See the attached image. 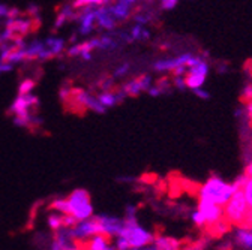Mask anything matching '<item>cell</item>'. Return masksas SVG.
Segmentation results:
<instances>
[{"mask_svg": "<svg viewBox=\"0 0 252 250\" xmlns=\"http://www.w3.org/2000/svg\"><path fill=\"white\" fill-rule=\"evenodd\" d=\"M191 221L195 226L209 231L212 226H215L220 221H224V208L215 204L198 202L197 208L191 213Z\"/></svg>", "mask_w": 252, "mask_h": 250, "instance_id": "obj_5", "label": "cell"}, {"mask_svg": "<svg viewBox=\"0 0 252 250\" xmlns=\"http://www.w3.org/2000/svg\"><path fill=\"white\" fill-rule=\"evenodd\" d=\"M140 250H182V243L174 237L158 234L149 246Z\"/></svg>", "mask_w": 252, "mask_h": 250, "instance_id": "obj_9", "label": "cell"}, {"mask_svg": "<svg viewBox=\"0 0 252 250\" xmlns=\"http://www.w3.org/2000/svg\"><path fill=\"white\" fill-rule=\"evenodd\" d=\"M50 210L62 214H68V201L66 198H56L50 202Z\"/></svg>", "mask_w": 252, "mask_h": 250, "instance_id": "obj_18", "label": "cell"}, {"mask_svg": "<svg viewBox=\"0 0 252 250\" xmlns=\"http://www.w3.org/2000/svg\"><path fill=\"white\" fill-rule=\"evenodd\" d=\"M233 244L240 250H252V225L234 226Z\"/></svg>", "mask_w": 252, "mask_h": 250, "instance_id": "obj_10", "label": "cell"}, {"mask_svg": "<svg viewBox=\"0 0 252 250\" xmlns=\"http://www.w3.org/2000/svg\"><path fill=\"white\" fill-rule=\"evenodd\" d=\"M251 63H252V61H251Z\"/></svg>", "mask_w": 252, "mask_h": 250, "instance_id": "obj_29", "label": "cell"}, {"mask_svg": "<svg viewBox=\"0 0 252 250\" xmlns=\"http://www.w3.org/2000/svg\"><path fill=\"white\" fill-rule=\"evenodd\" d=\"M200 58H201L200 56H194L191 53H185V54H180L177 57L164 58V60L156 61L153 68L158 72H173L176 68H180V66H186L189 69L191 66H194Z\"/></svg>", "mask_w": 252, "mask_h": 250, "instance_id": "obj_6", "label": "cell"}, {"mask_svg": "<svg viewBox=\"0 0 252 250\" xmlns=\"http://www.w3.org/2000/svg\"><path fill=\"white\" fill-rule=\"evenodd\" d=\"M239 189L243 194V196H245V199L248 202V207L251 210V214H252V175L245 174V177L239 180ZM249 225H252V216H251V223Z\"/></svg>", "mask_w": 252, "mask_h": 250, "instance_id": "obj_14", "label": "cell"}, {"mask_svg": "<svg viewBox=\"0 0 252 250\" xmlns=\"http://www.w3.org/2000/svg\"><path fill=\"white\" fill-rule=\"evenodd\" d=\"M194 93H195V95H197L198 98H201V99H209V93H207L206 90H203V87L194 90Z\"/></svg>", "mask_w": 252, "mask_h": 250, "instance_id": "obj_24", "label": "cell"}, {"mask_svg": "<svg viewBox=\"0 0 252 250\" xmlns=\"http://www.w3.org/2000/svg\"><path fill=\"white\" fill-rule=\"evenodd\" d=\"M237 191H239V181L231 183L218 175H212L198 186L197 198L198 202H207V204L224 207Z\"/></svg>", "mask_w": 252, "mask_h": 250, "instance_id": "obj_2", "label": "cell"}, {"mask_svg": "<svg viewBox=\"0 0 252 250\" xmlns=\"http://www.w3.org/2000/svg\"><path fill=\"white\" fill-rule=\"evenodd\" d=\"M155 238V234L143 226L137 216L123 217V228L120 234L113 240L116 250H140L149 246Z\"/></svg>", "mask_w": 252, "mask_h": 250, "instance_id": "obj_1", "label": "cell"}, {"mask_svg": "<svg viewBox=\"0 0 252 250\" xmlns=\"http://www.w3.org/2000/svg\"><path fill=\"white\" fill-rule=\"evenodd\" d=\"M242 99L246 104L252 101V84H248V85L243 87V90H242Z\"/></svg>", "mask_w": 252, "mask_h": 250, "instance_id": "obj_19", "label": "cell"}, {"mask_svg": "<svg viewBox=\"0 0 252 250\" xmlns=\"http://www.w3.org/2000/svg\"><path fill=\"white\" fill-rule=\"evenodd\" d=\"M204 247V241H198V243H194V244H189L188 247H182V250H203Z\"/></svg>", "mask_w": 252, "mask_h": 250, "instance_id": "obj_23", "label": "cell"}, {"mask_svg": "<svg viewBox=\"0 0 252 250\" xmlns=\"http://www.w3.org/2000/svg\"><path fill=\"white\" fill-rule=\"evenodd\" d=\"M96 234H101V231H99V225L94 216L90 219H86V221H80L72 226V235L78 244H84Z\"/></svg>", "mask_w": 252, "mask_h": 250, "instance_id": "obj_7", "label": "cell"}, {"mask_svg": "<svg viewBox=\"0 0 252 250\" xmlns=\"http://www.w3.org/2000/svg\"><path fill=\"white\" fill-rule=\"evenodd\" d=\"M245 174L246 175H252V159L246 164V169H245Z\"/></svg>", "mask_w": 252, "mask_h": 250, "instance_id": "obj_26", "label": "cell"}, {"mask_svg": "<svg viewBox=\"0 0 252 250\" xmlns=\"http://www.w3.org/2000/svg\"><path fill=\"white\" fill-rule=\"evenodd\" d=\"M173 84H174L177 88H185V87H186L185 75H183V77H174V78H173Z\"/></svg>", "mask_w": 252, "mask_h": 250, "instance_id": "obj_22", "label": "cell"}, {"mask_svg": "<svg viewBox=\"0 0 252 250\" xmlns=\"http://www.w3.org/2000/svg\"><path fill=\"white\" fill-rule=\"evenodd\" d=\"M152 87V77L150 75H141L129 83H126L122 90L126 96H138L140 93L147 91Z\"/></svg>", "mask_w": 252, "mask_h": 250, "instance_id": "obj_11", "label": "cell"}, {"mask_svg": "<svg viewBox=\"0 0 252 250\" xmlns=\"http://www.w3.org/2000/svg\"><path fill=\"white\" fill-rule=\"evenodd\" d=\"M94 217H96V221H98L101 234L110 237L111 240H114L120 234L123 228V219L117 216H110V214H99Z\"/></svg>", "mask_w": 252, "mask_h": 250, "instance_id": "obj_8", "label": "cell"}, {"mask_svg": "<svg viewBox=\"0 0 252 250\" xmlns=\"http://www.w3.org/2000/svg\"><path fill=\"white\" fill-rule=\"evenodd\" d=\"M63 216H65V214L57 213V211H51V213L48 214V217H47V225H48V228H50L53 232H56V231H59L60 228L65 226V225H63Z\"/></svg>", "mask_w": 252, "mask_h": 250, "instance_id": "obj_15", "label": "cell"}, {"mask_svg": "<svg viewBox=\"0 0 252 250\" xmlns=\"http://www.w3.org/2000/svg\"><path fill=\"white\" fill-rule=\"evenodd\" d=\"M81 246L86 250H116L114 243L111 241V238L104 235V234H96Z\"/></svg>", "mask_w": 252, "mask_h": 250, "instance_id": "obj_12", "label": "cell"}, {"mask_svg": "<svg viewBox=\"0 0 252 250\" xmlns=\"http://www.w3.org/2000/svg\"><path fill=\"white\" fill-rule=\"evenodd\" d=\"M129 63H125V65H122V66H119L117 69H116V72H114V77H123L126 72L129 71Z\"/></svg>", "mask_w": 252, "mask_h": 250, "instance_id": "obj_20", "label": "cell"}, {"mask_svg": "<svg viewBox=\"0 0 252 250\" xmlns=\"http://www.w3.org/2000/svg\"><path fill=\"white\" fill-rule=\"evenodd\" d=\"M246 112H248V117L252 120V101L246 104Z\"/></svg>", "mask_w": 252, "mask_h": 250, "instance_id": "obj_27", "label": "cell"}, {"mask_svg": "<svg viewBox=\"0 0 252 250\" xmlns=\"http://www.w3.org/2000/svg\"><path fill=\"white\" fill-rule=\"evenodd\" d=\"M48 250H63V249H62V246H60V244L53 238V240L50 241V247H48Z\"/></svg>", "mask_w": 252, "mask_h": 250, "instance_id": "obj_25", "label": "cell"}, {"mask_svg": "<svg viewBox=\"0 0 252 250\" xmlns=\"http://www.w3.org/2000/svg\"><path fill=\"white\" fill-rule=\"evenodd\" d=\"M204 81H206L204 75H197V74H186L185 75V83H186L188 88H192V90L201 88L204 85Z\"/></svg>", "mask_w": 252, "mask_h": 250, "instance_id": "obj_16", "label": "cell"}, {"mask_svg": "<svg viewBox=\"0 0 252 250\" xmlns=\"http://www.w3.org/2000/svg\"><path fill=\"white\" fill-rule=\"evenodd\" d=\"M207 72H209V65H207V61L203 60V57H201L194 66H191V68L188 69L186 74H197V75H204V77H207Z\"/></svg>", "mask_w": 252, "mask_h": 250, "instance_id": "obj_17", "label": "cell"}, {"mask_svg": "<svg viewBox=\"0 0 252 250\" xmlns=\"http://www.w3.org/2000/svg\"><path fill=\"white\" fill-rule=\"evenodd\" d=\"M179 3V0H162L161 2V6H162V9H173L176 5Z\"/></svg>", "mask_w": 252, "mask_h": 250, "instance_id": "obj_21", "label": "cell"}, {"mask_svg": "<svg viewBox=\"0 0 252 250\" xmlns=\"http://www.w3.org/2000/svg\"><path fill=\"white\" fill-rule=\"evenodd\" d=\"M44 71L42 68L38 65V61H24V66L20 69V78L23 80H30L38 83L39 78L42 77Z\"/></svg>", "mask_w": 252, "mask_h": 250, "instance_id": "obj_13", "label": "cell"}, {"mask_svg": "<svg viewBox=\"0 0 252 250\" xmlns=\"http://www.w3.org/2000/svg\"><path fill=\"white\" fill-rule=\"evenodd\" d=\"M66 201H68V214L72 216L77 222L86 221V219L94 216L92 198L86 189H74L69 194V196H66Z\"/></svg>", "mask_w": 252, "mask_h": 250, "instance_id": "obj_4", "label": "cell"}, {"mask_svg": "<svg viewBox=\"0 0 252 250\" xmlns=\"http://www.w3.org/2000/svg\"><path fill=\"white\" fill-rule=\"evenodd\" d=\"M72 250H86V249H84V247H83L81 244H78V246H77L75 249H72Z\"/></svg>", "mask_w": 252, "mask_h": 250, "instance_id": "obj_28", "label": "cell"}, {"mask_svg": "<svg viewBox=\"0 0 252 250\" xmlns=\"http://www.w3.org/2000/svg\"><path fill=\"white\" fill-rule=\"evenodd\" d=\"M224 208V219L231 226L249 225L251 223V210L248 202L240 192V189L231 196V199L222 207Z\"/></svg>", "mask_w": 252, "mask_h": 250, "instance_id": "obj_3", "label": "cell"}]
</instances>
